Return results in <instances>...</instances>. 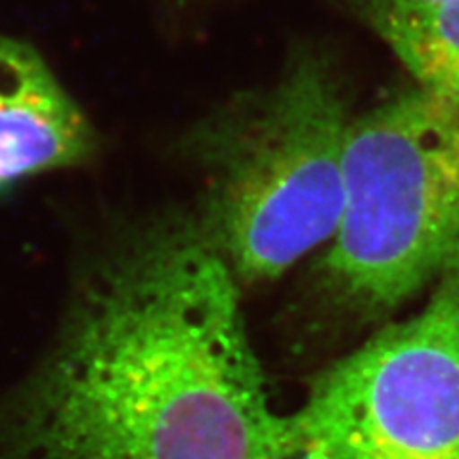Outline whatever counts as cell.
<instances>
[{"label": "cell", "instance_id": "5", "mask_svg": "<svg viewBox=\"0 0 459 459\" xmlns=\"http://www.w3.org/2000/svg\"><path fill=\"white\" fill-rule=\"evenodd\" d=\"M94 131L42 56L0 35V195L23 180L91 160Z\"/></svg>", "mask_w": 459, "mask_h": 459}, {"label": "cell", "instance_id": "7", "mask_svg": "<svg viewBox=\"0 0 459 459\" xmlns=\"http://www.w3.org/2000/svg\"><path fill=\"white\" fill-rule=\"evenodd\" d=\"M299 455L303 459H332L324 448L316 446V444H308V446H305Z\"/></svg>", "mask_w": 459, "mask_h": 459}, {"label": "cell", "instance_id": "4", "mask_svg": "<svg viewBox=\"0 0 459 459\" xmlns=\"http://www.w3.org/2000/svg\"><path fill=\"white\" fill-rule=\"evenodd\" d=\"M300 452L332 459H459V268L413 318L325 369L291 415Z\"/></svg>", "mask_w": 459, "mask_h": 459}, {"label": "cell", "instance_id": "3", "mask_svg": "<svg viewBox=\"0 0 459 459\" xmlns=\"http://www.w3.org/2000/svg\"><path fill=\"white\" fill-rule=\"evenodd\" d=\"M332 239L324 274L366 312L459 268V104L413 86L351 119Z\"/></svg>", "mask_w": 459, "mask_h": 459}, {"label": "cell", "instance_id": "1", "mask_svg": "<svg viewBox=\"0 0 459 459\" xmlns=\"http://www.w3.org/2000/svg\"><path fill=\"white\" fill-rule=\"evenodd\" d=\"M239 281L201 222L160 221L84 276L48 356L0 400V459H291Z\"/></svg>", "mask_w": 459, "mask_h": 459}, {"label": "cell", "instance_id": "6", "mask_svg": "<svg viewBox=\"0 0 459 459\" xmlns=\"http://www.w3.org/2000/svg\"><path fill=\"white\" fill-rule=\"evenodd\" d=\"M418 86L459 104V0H352Z\"/></svg>", "mask_w": 459, "mask_h": 459}, {"label": "cell", "instance_id": "2", "mask_svg": "<svg viewBox=\"0 0 459 459\" xmlns=\"http://www.w3.org/2000/svg\"><path fill=\"white\" fill-rule=\"evenodd\" d=\"M347 98L335 64L300 50L280 79L234 96L190 134L205 234L239 283L281 276L332 239L342 209Z\"/></svg>", "mask_w": 459, "mask_h": 459}]
</instances>
